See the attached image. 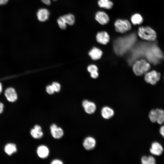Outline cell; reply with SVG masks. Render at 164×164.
Listing matches in <instances>:
<instances>
[{"label": "cell", "instance_id": "6da1fadb", "mask_svg": "<svg viewBox=\"0 0 164 164\" xmlns=\"http://www.w3.org/2000/svg\"><path fill=\"white\" fill-rule=\"evenodd\" d=\"M121 38L116 40L114 44L115 51L119 55L123 54L131 48L136 39L134 36Z\"/></svg>", "mask_w": 164, "mask_h": 164}, {"label": "cell", "instance_id": "7a4b0ae2", "mask_svg": "<svg viewBox=\"0 0 164 164\" xmlns=\"http://www.w3.org/2000/svg\"><path fill=\"white\" fill-rule=\"evenodd\" d=\"M137 34L142 39L150 42L155 41L157 38L155 31L149 26H140L138 27Z\"/></svg>", "mask_w": 164, "mask_h": 164}, {"label": "cell", "instance_id": "3957f363", "mask_svg": "<svg viewBox=\"0 0 164 164\" xmlns=\"http://www.w3.org/2000/svg\"><path fill=\"white\" fill-rule=\"evenodd\" d=\"M114 30L118 32L124 33L130 30L132 28L131 22L128 19L119 18L114 23Z\"/></svg>", "mask_w": 164, "mask_h": 164}, {"label": "cell", "instance_id": "277c9868", "mask_svg": "<svg viewBox=\"0 0 164 164\" xmlns=\"http://www.w3.org/2000/svg\"><path fill=\"white\" fill-rule=\"evenodd\" d=\"M133 70L135 74L140 76L145 74L150 68L149 63L144 59L136 60L133 66Z\"/></svg>", "mask_w": 164, "mask_h": 164}, {"label": "cell", "instance_id": "5b68a950", "mask_svg": "<svg viewBox=\"0 0 164 164\" xmlns=\"http://www.w3.org/2000/svg\"><path fill=\"white\" fill-rule=\"evenodd\" d=\"M75 21L74 15L69 14L60 17L57 20V22L60 28L65 29L67 27V24L72 25L74 24Z\"/></svg>", "mask_w": 164, "mask_h": 164}, {"label": "cell", "instance_id": "8992f818", "mask_svg": "<svg viewBox=\"0 0 164 164\" xmlns=\"http://www.w3.org/2000/svg\"><path fill=\"white\" fill-rule=\"evenodd\" d=\"M160 74L155 70L148 71L145 74V80L152 85L156 84L160 79Z\"/></svg>", "mask_w": 164, "mask_h": 164}, {"label": "cell", "instance_id": "52a82bcc", "mask_svg": "<svg viewBox=\"0 0 164 164\" xmlns=\"http://www.w3.org/2000/svg\"><path fill=\"white\" fill-rule=\"evenodd\" d=\"M94 18L97 22L102 26L107 24L110 20L109 15L105 12L101 10L96 12Z\"/></svg>", "mask_w": 164, "mask_h": 164}, {"label": "cell", "instance_id": "ba28073f", "mask_svg": "<svg viewBox=\"0 0 164 164\" xmlns=\"http://www.w3.org/2000/svg\"><path fill=\"white\" fill-rule=\"evenodd\" d=\"M96 37L97 42L103 45L107 44L110 39L109 34L105 31L98 32L96 35Z\"/></svg>", "mask_w": 164, "mask_h": 164}, {"label": "cell", "instance_id": "9c48e42d", "mask_svg": "<svg viewBox=\"0 0 164 164\" xmlns=\"http://www.w3.org/2000/svg\"><path fill=\"white\" fill-rule=\"evenodd\" d=\"M145 48L142 45H138L136 46L132 50L129 60L130 62H132L137 58L142 56L145 50Z\"/></svg>", "mask_w": 164, "mask_h": 164}, {"label": "cell", "instance_id": "30bf717a", "mask_svg": "<svg viewBox=\"0 0 164 164\" xmlns=\"http://www.w3.org/2000/svg\"><path fill=\"white\" fill-rule=\"evenodd\" d=\"M5 96L8 101L13 102L17 99V94L15 89L12 87L7 88L5 92Z\"/></svg>", "mask_w": 164, "mask_h": 164}, {"label": "cell", "instance_id": "8fae6325", "mask_svg": "<svg viewBox=\"0 0 164 164\" xmlns=\"http://www.w3.org/2000/svg\"><path fill=\"white\" fill-rule=\"evenodd\" d=\"M51 133L52 136L55 138L59 139L63 135V130L60 127H58L55 124L51 125L50 127Z\"/></svg>", "mask_w": 164, "mask_h": 164}, {"label": "cell", "instance_id": "7c38bea8", "mask_svg": "<svg viewBox=\"0 0 164 164\" xmlns=\"http://www.w3.org/2000/svg\"><path fill=\"white\" fill-rule=\"evenodd\" d=\"M82 105L85 111L87 114H92L94 113L96 111V107L95 104L87 100H84Z\"/></svg>", "mask_w": 164, "mask_h": 164}, {"label": "cell", "instance_id": "4fadbf2b", "mask_svg": "<svg viewBox=\"0 0 164 164\" xmlns=\"http://www.w3.org/2000/svg\"><path fill=\"white\" fill-rule=\"evenodd\" d=\"M149 150L152 154L157 156H159L162 153L163 148L160 143L155 142L152 144Z\"/></svg>", "mask_w": 164, "mask_h": 164}, {"label": "cell", "instance_id": "5bb4252c", "mask_svg": "<svg viewBox=\"0 0 164 164\" xmlns=\"http://www.w3.org/2000/svg\"><path fill=\"white\" fill-rule=\"evenodd\" d=\"M96 142L95 139L91 137H86L84 140L83 145L84 148L87 150L93 149L95 147Z\"/></svg>", "mask_w": 164, "mask_h": 164}, {"label": "cell", "instance_id": "9a60e30c", "mask_svg": "<svg viewBox=\"0 0 164 164\" xmlns=\"http://www.w3.org/2000/svg\"><path fill=\"white\" fill-rule=\"evenodd\" d=\"M50 14V12L47 9L45 8L40 9L37 13L38 19L40 22H45L48 19Z\"/></svg>", "mask_w": 164, "mask_h": 164}, {"label": "cell", "instance_id": "2e32d148", "mask_svg": "<svg viewBox=\"0 0 164 164\" xmlns=\"http://www.w3.org/2000/svg\"><path fill=\"white\" fill-rule=\"evenodd\" d=\"M130 19L131 23L134 26L140 25L143 22V18L142 15L137 12L132 14Z\"/></svg>", "mask_w": 164, "mask_h": 164}, {"label": "cell", "instance_id": "e0dca14e", "mask_svg": "<svg viewBox=\"0 0 164 164\" xmlns=\"http://www.w3.org/2000/svg\"><path fill=\"white\" fill-rule=\"evenodd\" d=\"M30 134L32 137L35 139H39L43 136L41 127L39 125H35L33 128L30 131Z\"/></svg>", "mask_w": 164, "mask_h": 164}, {"label": "cell", "instance_id": "ac0fdd59", "mask_svg": "<svg viewBox=\"0 0 164 164\" xmlns=\"http://www.w3.org/2000/svg\"><path fill=\"white\" fill-rule=\"evenodd\" d=\"M37 153L39 157L42 159H45L49 156V150L47 146L42 145L38 147Z\"/></svg>", "mask_w": 164, "mask_h": 164}, {"label": "cell", "instance_id": "d6986e66", "mask_svg": "<svg viewBox=\"0 0 164 164\" xmlns=\"http://www.w3.org/2000/svg\"><path fill=\"white\" fill-rule=\"evenodd\" d=\"M97 4L101 8L109 10L113 8L114 3L111 0H98Z\"/></svg>", "mask_w": 164, "mask_h": 164}, {"label": "cell", "instance_id": "ffe728a7", "mask_svg": "<svg viewBox=\"0 0 164 164\" xmlns=\"http://www.w3.org/2000/svg\"><path fill=\"white\" fill-rule=\"evenodd\" d=\"M114 114V110L108 107H104L101 110V114L102 117L105 119L111 118Z\"/></svg>", "mask_w": 164, "mask_h": 164}, {"label": "cell", "instance_id": "44dd1931", "mask_svg": "<svg viewBox=\"0 0 164 164\" xmlns=\"http://www.w3.org/2000/svg\"><path fill=\"white\" fill-rule=\"evenodd\" d=\"M102 54V51L100 50L95 47H94L89 53V55L94 60L99 59Z\"/></svg>", "mask_w": 164, "mask_h": 164}, {"label": "cell", "instance_id": "7402d4cb", "mask_svg": "<svg viewBox=\"0 0 164 164\" xmlns=\"http://www.w3.org/2000/svg\"><path fill=\"white\" fill-rule=\"evenodd\" d=\"M4 150L7 154L10 155L17 151V148L15 144L9 143L5 145Z\"/></svg>", "mask_w": 164, "mask_h": 164}, {"label": "cell", "instance_id": "603a6c76", "mask_svg": "<svg viewBox=\"0 0 164 164\" xmlns=\"http://www.w3.org/2000/svg\"><path fill=\"white\" fill-rule=\"evenodd\" d=\"M157 113L156 122L160 125L164 123V110L161 109L156 108Z\"/></svg>", "mask_w": 164, "mask_h": 164}, {"label": "cell", "instance_id": "cb8c5ba5", "mask_svg": "<svg viewBox=\"0 0 164 164\" xmlns=\"http://www.w3.org/2000/svg\"><path fill=\"white\" fill-rule=\"evenodd\" d=\"M141 161L143 164H155L156 163L155 158L151 155L143 156L141 158Z\"/></svg>", "mask_w": 164, "mask_h": 164}, {"label": "cell", "instance_id": "d4e9b609", "mask_svg": "<svg viewBox=\"0 0 164 164\" xmlns=\"http://www.w3.org/2000/svg\"><path fill=\"white\" fill-rule=\"evenodd\" d=\"M87 70L91 73L92 77L96 78L98 76L97 68V66L94 65H91L88 66Z\"/></svg>", "mask_w": 164, "mask_h": 164}, {"label": "cell", "instance_id": "484cf974", "mask_svg": "<svg viewBox=\"0 0 164 164\" xmlns=\"http://www.w3.org/2000/svg\"><path fill=\"white\" fill-rule=\"evenodd\" d=\"M149 117L150 120L153 123L156 122L157 113L155 109L151 110L149 114Z\"/></svg>", "mask_w": 164, "mask_h": 164}, {"label": "cell", "instance_id": "4316f807", "mask_svg": "<svg viewBox=\"0 0 164 164\" xmlns=\"http://www.w3.org/2000/svg\"><path fill=\"white\" fill-rule=\"evenodd\" d=\"M51 85L55 92H58L60 91L61 86L60 84L58 83L54 82L52 83Z\"/></svg>", "mask_w": 164, "mask_h": 164}, {"label": "cell", "instance_id": "83f0119b", "mask_svg": "<svg viewBox=\"0 0 164 164\" xmlns=\"http://www.w3.org/2000/svg\"><path fill=\"white\" fill-rule=\"evenodd\" d=\"M46 90L48 94H53L55 92L51 85L47 86L46 87Z\"/></svg>", "mask_w": 164, "mask_h": 164}, {"label": "cell", "instance_id": "f1b7e54d", "mask_svg": "<svg viewBox=\"0 0 164 164\" xmlns=\"http://www.w3.org/2000/svg\"><path fill=\"white\" fill-rule=\"evenodd\" d=\"M52 164H62L63 163L59 159H55L53 160L51 163Z\"/></svg>", "mask_w": 164, "mask_h": 164}, {"label": "cell", "instance_id": "f546056e", "mask_svg": "<svg viewBox=\"0 0 164 164\" xmlns=\"http://www.w3.org/2000/svg\"><path fill=\"white\" fill-rule=\"evenodd\" d=\"M159 133L161 135L164 137V125L161 126L159 129Z\"/></svg>", "mask_w": 164, "mask_h": 164}, {"label": "cell", "instance_id": "4dcf8cb0", "mask_svg": "<svg viewBox=\"0 0 164 164\" xmlns=\"http://www.w3.org/2000/svg\"><path fill=\"white\" fill-rule=\"evenodd\" d=\"M41 1L45 4L49 5L50 4L51 2L50 0H41ZM53 1H56V0H53Z\"/></svg>", "mask_w": 164, "mask_h": 164}, {"label": "cell", "instance_id": "1f68e13d", "mask_svg": "<svg viewBox=\"0 0 164 164\" xmlns=\"http://www.w3.org/2000/svg\"><path fill=\"white\" fill-rule=\"evenodd\" d=\"M9 1V0H0V5H5Z\"/></svg>", "mask_w": 164, "mask_h": 164}, {"label": "cell", "instance_id": "d6a6232c", "mask_svg": "<svg viewBox=\"0 0 164 164\" xmlns=\"http://www.w3.org/2000/svg\"><path fill=\"white\" fill-rule=\"evenodd\" d=\"M4 105L3 104L0 102V114L2 113L3 111Z\"/></svg>", "mask_w": 164, "mask_h": 164}, {"label": "cell", "instance_id": "836d02e7", "mask_svg": "<svg viewBox=\"0 0 164 164\" xmlns=\"http://www.w3.org/2000/svg\"><path fill=\"white\" fill-rule=\"evenodd\" d=\"M2 90V83L0 81V94L1 93Z\"/></svg>", "mask_w": 164, "mask_h": 164}]
</instances>
